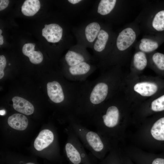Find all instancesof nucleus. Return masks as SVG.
I'll return each mask as SVG.
<instances>
[{
	"label": "nucleus",
	"instance_id": "nucleus-14",
	"mask_svg": "<svg viewBox=\"0 0 164 164\" xmlns=\"http://www.w3.org/2000/svg\"><path fill=\"white\" fill-rule=\"evenodd\" d=\"M109 37L108 33L104 30L101 29L94 43V48L95 51L101 52L104 49Z\"/></svg>",
	"mask_w": 164,
	"mask_h": 164
},
{
	"label": "nucleus",
	"instance_id": "nucleus-25",
	"mask_svg": "<svg viewBox=\"0 0 164 164\" xmlns=\"http://www.w3.org/2000/svg\"><path fill=\"white\" fill-rule=\"evenodd\" d=\"M152 164H164V159L157 158L153 161Z\"/></svg>",
	"mask_w": 164,
	"mask_h": 164
},
{
	"label": "nucleus",
	"instance_id": "nucleus-20",
	"mask_svg": "<svg viewBox=\"0 0 164 164\" xmlns=\"http://www.w3.org/2000/svg\"><path fill=\"white\" fill-rule=\"evenodd\" d=\"M152 26L157 31L164 30V10L160 11L155 15L152 21Z\"/></svg>",
	"mask_w": 164,
	"mask_h": 164
},
{
	"label": "nucleus",
	"instance_id": "nucleus-12",
	"mask_svg": "<svg viewBox=\"0 0 164 164\" xmlns=\"http://www.w3.org/2000/svg\"><path fill=\"white\" fill-rule=\"evenodd\" d=\"M100 30L101 26L97 22H94L88 24L85 30V36L87 41L90 43L93 42Z\"/></svg>",
	"mask_w": 164,
	"mask_h": 164
},
{
	"label": "nucleus",
	"instance_id": "nucleus-2",
	"mask_svg": "<svg viewBox=\"0 0 164 164\" xmlns=\"http://www.w3.org/2000/svg\"><path fill=\"white\" fill-rule=\"evenodd\" d=\"M69 141L65 145L67 156L73 164H79L86 156L84 146L70 126Z\"/></svg>",
	"mask_w": 164,
	"mask_h": 164
},
{
	"label": "nucleus",
	"instance_id": "nucleus-3",
	"mask_svg": "<svg viewBox=\"0 0 164 164\" xmlns=\"http://www.w3.org/2000/svg\"><path fill=\"white\" fill-rule=\"evenodd\" d=\"M136 34L133 29L128 28L123 30L119 34L116 40L118 49L123 51L129 47L134 42Z\"/></svg>",
	"mask_w": 164,
	"mask_h": 164
},
{
	"label": "nucleus",
	"instance_id": "nucleus-28",
	"mask_svg": "<svg viewBox=\"0 0 164 164\" xmlns=\"http://www.w3.org/2000/svg\"><path fill=\"white\" fill-rule=\"evenodd\" d=\"M9 65H10V64L9 63Z\"/></svg>",
	"mask_w": 164,
	"mask_h": 164
},
{
	"label": "nucleus",
	"instance_id": "nucleus-6",
	"mask_svg": "<svg viewBox=\"0 0 164 164\" xmlns=\"http://www.w3.org/2000/svg\"><path fill=\"white\" fill-rule=\"evenodd\" d=\"M48 95L50 99L56 103L62 102L64 96L62 87L56 81L48 82L47 84Z\"/></svg>",
	"mask_w": 164,
	"mask_h": 164
},
{
	"label": "nucleus",
	"instance_id": "nucleus-9",
	"mask_svg": "<svg viewBox=\"0 0 164 164\" xmlns=\"http://www.w3.org/2000/svg\"><path fill=\"white\" fill-rule=\"evenodd\" d=\"M8 123L13 128L22 131L27 127L28 121L25 116L20 114H15L9 117Z\"/></svg>",
	"mask_w": 164,
	"mask_h": 164
},
{
	"label": "nucleus",
	"instance_id": "nucleus-1",
	"mask_svg": "<svg viewBox=\"0 0 164 164\" xmlns=\"http://www.w3.org/2000/svg\"><path fill=\"white\" fill-rule=\"evenodd\" d=\"M71 126L83 145L94 155L99 156L105 150L104 137L97 131H92L73 118Z\"/></svg>",
	"mask_w": 164,
	"mask_h": 164
},
{
	"label": "nucleus",
	"instance_id": "nucleus-24",
	"mask_svg": "<svg viewBox=\"0 0 164 164\" xmlns=\"http://www.w3.org/2000/svg\"><path fill=\"white\" fill-rule=\"evenodd\" d=\"M9 1L8 0H0V11L5 9L8 6Z\"/></svg>",
	"mask_w": 164,
	"mask_h": 164
},
{
	"label": "nucleus",
	"instance_id": "nucleus-18",
	"mask_svg": "<svg viewBox=\"0 0 164 164\" xmlns=\"http://www.w3.org/2000/svg\"><path fill=\"white\" fill-rule=\"evenodd\" d=\"M141 41L139 48L143 52H151L156 49L158 47V44L156 42L149 39L143 38Z\"/></svg>",
	"mask_w": 164,
	"mask_h": 164
},
{
	"label": "nucleus",
	"instance_id": "nucleus-27",
	"mask_svg": "<svg viewBox=\"0 0 164 164\" xmlns=\"http://www.w3.org/2000/svg\"><path fill=\"white\" fill-rule=\"evenodd\" d=\"M2 31L1 29H0V45H2L4 43L3 37L1 35Z\"/></svg>",
	"mask_w": 164,
	"mask_h": 164
},
{
	"label": "nucleus",
	"instance_id": "nucleus-11",
	"mask_svg": "<svg viewBox=\"0 0 164 164\" xmlns=\"http://www.w3.org/2000/svg\"><path fill=\"white\" fill-rule=\"evenodd\" d=\"M40 7L38 0H26L21 7V11L23 15L27 16H32L39 10Z\"/></svg>",
	"mask_w": 164,
	"mask_h": 164
},
{
	"label": "nucleus",
	"instance_id": "nucleus-13",
	"mask_svg": "<svg viewBox=\"0 0 164 164\" xmlns=\"http://www.w3.org/2000/svg\"><path fill=\"white\" fill-rule=\"evenodd\" d=\"M151 134L155 139L164 141V117L156 121L152 126Z\"/></svg>",
	"mask_w": 164,
	"mask_h": 164
},
{
	"label": "nucleus",
	"instance_id": "nucleus-16",
	"mask_svg": "<svg viewBox=\"0 0 164 164\" xmlns=\"http://www.w3.org/2000/svg\"><path fill=\"white\" fill-rule=\"evenodd\" d=\"M65 60L70 67H71L84 61V56L81 54L75 51L69 50L65 56Z\"/></svg>",
	"mask_w": 164,
	"mask_h": 164
},
{
	"label": "nucleus",
	"instance_id": "nucleus-4",
	"mask_svg": "<svg viewBox=\"0 0 164 164\" xmlns=\"http://www.w3.org/2000/svg\"><path fill=\"white\" fill-rule=\"evenodd\" d=\"M62 35V28L56 24L45 25V27L42 30V36L50 43L58 42L61 39Z\"/></svg>",
	"mask_w": 164,
	"mask_h": 164
},
{
	"label": "nucleus",
	"instance_id": "nucleus-26",
	"mask_svg": "<svg viewBox=\"0 0 164 164\" xmlns=\"http://www.w3.org/2000/svg\"><path fill=\"white\" fill-rule=\"evenodd\" d=\"M68 2L73 4H75L80 2L81 0H68Z\"/></svg>",
	"mask_w": 164,
	"mask_h": 164
},
{
	"label": "nucleus",
	"instance_id": "nucleus-21",
	"mask_svg": "<svg viewBox=\"0 0 164 164\" xmlns=\"http://www.w3.org/2000/svg\"><path fill=\"white\" fill-rule=\"evenodd\" d=\"M151 109L155 111L164 110V95L154 100L151 104Z\"/></svg>",
	"mask_w": 164,
	"mask_h": 164
},
{
	"label": "nucleus",
	"instance_id": "nucleus-5",
	"mask_svg": "<svg viewBox=\"0 0 164 164\" xmlns=\"http://www.w3.org/2000/svg\"><path fill=\"white\" fill-rule=\"evenodd\" d=\"M54 139V135L50 130L45 129L41 131L36 138L34 143L37 150H42L51 144Z\"/></svg>",
	"mask_w": 164,
	"mask_h": 164
},
{
	"label": "nucleus",
	"instance_id": "nucleus-10",
	"mask_svg": "<svg viewBox=\"0 0 164 164\" xmlns=\"http://www.w3.org/2000/svg\"><path fill=\"white\" fill-rule=\"evenodd\" d=\"M135 91L143 96H149L155 94L157 91V85L153 83L142 82L136 84L134 86Z\"/></svg>",
	"mask_w": 164,
	"mask_h": 164
},
{
	"label": "nucleus",
	"instance_id": "nucleus-23",
	"mask_svg": "<svg viewBox=\"0 0 164 164\" xmlns=\"http://www.w3.org/2000/svg\"><path fill=\"white\" fill-rule=\"evenodd\" d=\"M6 61L5 56L3 55L0 56V79L4 76V70L6 66Z\"/></svg>",
	"mask_w": 164,
	"mask_h": 164
},
{
	"label": "nucleus",
	"instance_id": "nucleus-15",
	"mask_svg": "<svg viewBox=\"0 0 164 164\" xmlns=\"http://www.w3.org/2000/svg\"><path fill=\"white\" fill-rule=\"evenodd\" d=\"M90 65L84 61L73 66L70 67L69 71L70 73L74 76H77L86 74L90 71Z\"/></svg>",
	"mask_w": 164,
	"mask_h": 164
},
{
	"label": "nucleus",
	"instance_id": "nucleus-7",
	"mask_svg": "<svg viewBox=\"0 0 164 164\" xmlns=\"http://www.w3.org/2000/svg\"><path fill=\"white\" fill-rule=\"evenodd\" d=\"M14 108L16 111L26 115H30L33 113L34 108L33 105L25 99L18 96H15L12 99Z\"/></svg>",
	"mask_w": 164,
	"mask_h": 164
},
{
	"label": "nucleus",
	"instance_id": "nucleus-17",
	"mask_svg": "<svg viewBox=\"0 0 164 164\" xmlns=\"http://www.w3.org/2000/svg\"><path fill=\"white\" fill-rule=\"evenodd\" d=\"M116 2V0H101L99 3L97 12L102 15L110 13L114 9Z\"/></svg>",
	"mask_w": 164,
	"mask_h": 164
},
{
	"label": "nucleus",
	"instance_id": "nucleus-22",
	"mask_svg": "<svg viewBox=\"0 0 164 164\" xmlns=\"http://www.w3.org/2000/svg\"><path fill=\"white\" fill-rule=\"evenodd\" d=\"M152 58L158 68L161 70H164V54L157 53L153 55Z\"/></svg>",
	"mask_w": 164,
	"mask_h": 164
},
{
	"label": "nucleus",
	"instance_id": "nucleus-19",
	"mask_svg": "<svg viewBox=\"0 0 164 164\" xmlns=\"http://www.w3.org/2000/svg\"><path fill=\"white\" fill-rule=\"evenodd\" d=\"M147 61L145 53L142 52L136 53L134 57L135 67L139 70H143L147 65Z\"/></svg>",
	"mask_w": 164,
	"mask_h": 164
},
{
	"label": "nucleus",
	"instance_id": "nucleus-8",
	"mask_svg": "<svg viewBox=\"0 0 164 164\" xmlns=\"http://www.w3.org/2000/svg\"><path fill=\"white\" fill-rule=\"evenodd\" d=\"M35 44L32 43L25 44L22 48L23 53L29 57L30 61L32 63L38 64L43 60V54L39 51H35Z\"/></svg>",
	"mask_w": 164,
	"mask_h": 164
}]
</instances>
